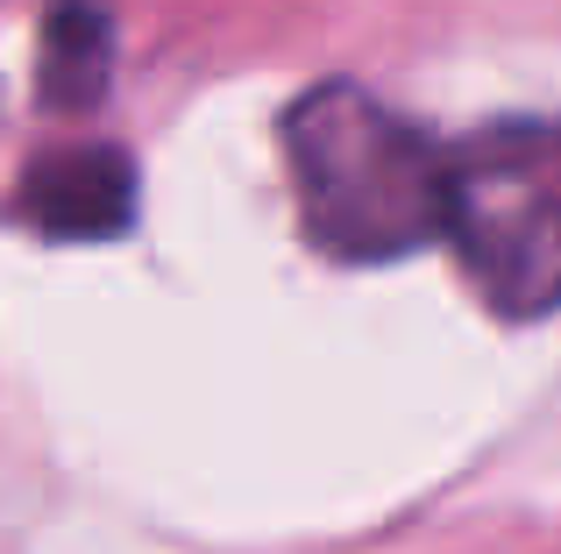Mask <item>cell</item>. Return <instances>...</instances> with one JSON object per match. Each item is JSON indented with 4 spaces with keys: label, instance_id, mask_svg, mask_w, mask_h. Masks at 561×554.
Returning a JSON list of instances; mask_svg holds the SVG:
<instances>
[{
    "label": "cell",
    "instance_id": "cell-1",
    "mask_svg": "<svg viewBox=\"0 0 561 554\" xmlns=\"http://www.w3.org/2000/svg\"><path fill=\"white\" fill-rule=\"evenodd\" d=\"M285 164L306 242L334 264H398L448 235L455 150L348 79L306 85L285 107Z\"/></svg>",
    "mask_w": 561,
    "mask_h": 554
},
{
    "label": "cell",
    "instance_id": "cell-2",
    "mask_svg": "<svg viewBox=\"0 0 561 554\" xmlns=\"http://www.w3.org/2000/svg\"><path fill=\"white\" fill-rule=\"evenodd\" d=\"M448 242L483 305L540 320L561 305V122H491L455 150Z\"/></svg>",
    "mask_w": 561,
    "mask_h": 554
},
{
    "label": "cell",
    "instance_id": "cell-3",
    "mask_svg": "<svg viewBox=\"0 0 561 554\" xmlns=\"http://www.w3.org/2000/svg\"><path fill=\"white\" fill-rule=\"evenodd\" d=\"M14 213L50 242H107L136 221V164L122 150L36 157L14 193Z\"/></svg>",
    "mask_w": 561,
    "mask_h": 554
},
{
    "label": "cell",
    "instance_id": "cell-4",
    "mask_svg": "<svg viewBox=\"0 0 561 554\" xmlns=\"http://www.w3.org/2000/svg\"><path fill=\"white\" fill-rule=\"evenodd\" d=\"M107 71H114V28L100 8L85 0H57L43 14V50H36V100L43 107H93L107 93Z\"/></svg>",
    "mask_w": 561,
    "mask_h": 554
}]
</instances>
